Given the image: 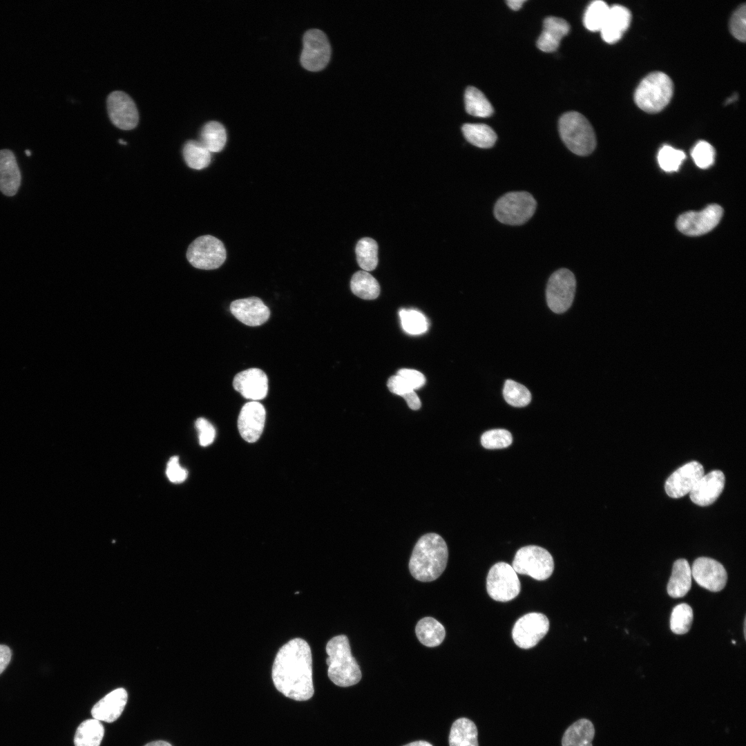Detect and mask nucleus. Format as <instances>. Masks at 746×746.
Returning <instances> with one entry per match:
<instances>
[{"instance_id":"31","label":"nucleus","mask_w":746,"mask_h":746,"mask_svg":"<svg viewBox=\"0 0 746 746\" xmlns=\"http://www.w3.org/2000/svg\"><path fill=\"white\" fill-rule=\"evenodd\" d=\"M350 288L356 296L365 300L376 298L380 294V286L376 278L369 272L361 270L352 277Z\"/></svg>"},{"instance_id":"30","label":"nucleus","mask_w":746,"mask_h":746,"mask_svg":"<svg viewBox=\"0 0 746 746\" xmlns=\"http://www.w3.org/2000/svg\"><path fill=\"white\" fill-rule=\"evenodd\" d=\"M200 142L211 153L221 151L227 142L224 126L217 121L207 122L202 128Z\"/></svg>"},{"instance_id":"12","label":"nucleus","mask_w":746,"mask_h":746,"mask_svg":"<svg viewBox=\"0 0 746 746\" xmlns=\"http://www.w3.org/2000/svg\"><path fill=\"white\" fill-rule=\"evenodd\" d=\"M549 621L541 613H529L519 618L514 624L512 637L522 649L535 647L547 633Z\"/></svg>"},{"instance_id":"54","label":"nucleus","mask_w":746,"mask_h":746,"mask_svg":"<svg viewBox=\"0 0 746 746\" xmlns=\"http://www.w3.org/2000/svg\"><path fill=\"white\" fill-rule=\"evenodd\" d=\"M26 155H28V156H30V151H29V150H26Z\"/></svg>"},{"instance_id":"51","label":"nucleus","mask_w":746,"mask_h":746,"mask_svg":"<svg viewBox=\"0 0 746 746\" xmlns=\"http://www.w3.org/2000/svg\"><path fill=\"white\" fill-rule=\"evenodd\" d=\"M403 746H432V745H431L430 743H428L427 741L417 740V741L410 743H408L407 745H405Z\"/></svg>"},{"instance_id":"4","label":"nucleus","mask_w":746,"mask_h":746,"mask_svg":"<svg viewBox=\"0 0 746 746\" xmlns=\"http://www.w3.org/2000/svg\"><path fill=\"white\" fill-rule=\"evenodd\" d=\"M560 137L566 147L578 155H588L596 146V137L589 120L581 113L571 111L559 121Z\"/></svg>"},{"instance_id":"27","label":"nucleus","mask_w":746,"mask_h":746,"mask_svg":"<svg viewBox=\"0 0 746 746\" xmlns=\"http://www.w3.org/2000/svg\"><path fill=\"white\" fill-rule=\"evenodd\" d=\"M415 633L419 642L428 647L441 644L446 635L444 627L431 617L421 619L416 625Z\"/></svg>"},{"instance_id":"25","label":"nucleus","mask_w":746,"mask_h":746,"mask_svg":"<svg viewBox=\"0 0 746 746\" xmlns=\"http://www.w3.org/2000/svg\"><path fill=\"white\" fill-rule=\"evenodd\" d=\"M691 571L685 559L677 560L673 565L667 584L668 594L675 598L684 597L691 589Z\"/></svg>"},{"instance_id":"9","label":"nucleus","mask_w":746,"mask_h":746,"mask_svg":"<svg viewBox=\"0 0 746 746\" xmlns=\"http://www.w3.org/2000/svg\"><path fill=\"white\" fill-rule=\"evenodd\" d=\"M486 589L494 600L508 602L519 595L521 584L513 566L501 562L490 568L486 579Z\"/></svg>"},{"instance_id":"48","label":"nucleus","mask_w":746,"mask_h":746,"mask_svg":"<svg viewBox=\"0 0 746 746\" xmlns=\"http://www.w3.org/2000/svg\"><path fill=\"white\" fill-rule=\"evenodd\" d=\"M12 657L10 649L4 644H0V674L6 669Z\"/></svg>"},{"instance_id":"20","label":"nucleus","mask_w":746,"mask_h":746,"mask_svg":"<svg viewBox=\"0 0 746 746\" xmlns=\"http://www.w3.org/2000/svg\"><path fill=\"white\" fill-rule=\"evenodd\" d=\"M230 310L238 321L249 326L262 325L270 316L269 309L257 297L236 300L231 303Z\"/></svg>"},{"instance_id":"7","label":"nucleus","mask_w":746,"mask_h":746,"mask_svg":"<svg viewBox=\"0 0 746 746\" xmlns=\"http://www.w3.org/2000/svg\"><path fill=\"white\" fill-rule=\"evenodd\" d=\"M512 566L517 573L528 575L537 580H545L553 572L554 561L545 548L530 545L517 551Z\"/></svg>"},{"instance_id":"44","label":"nucleus","mask_w":746,"mask_h":746,"mask_svg":"<svg viewBox=\"0 0 746 746\" xmlns=\"http://www.w3.org/2000/svg\"><path fill=\"white\" fill-rule=\"evenodd\" d=\"M195 426L198 432L200 445L205 447L211 444L216 437L213 425L206 419L200 417L195 421Z\"/></svg>"},{"instance_id":"24","label":"nucleus","mask_w":746,"mask_h":746,"mask_svg":"<svg viewBox=\"0 0 746 746\" xmlns=\"http://www.w3.org/2000/svg\"><path fill=\"white\" fill-rule=\"evenodd\" d=\"M570 30L568 22L559 17H546L543 23V30L537 41V48L545 52H551L557 49L561 39Z\"/></svg>"},{"instance_id":"5","label":"nucleus","mask_w":746,"mask_h":746,"mask_svg":"<svg viewBox=\"0 0 746 746\" xmlns=\"http://www.w3.org/2000/svg\"><path fill=\"white\" fill-rule=\"evenodd\" d=\"M673 93L671 78L662 72L645 77L637 87L634 100L637 106L649 113L661 111L669 103Z\"/></svg>"},{"instance_id":"13","label":"nucleus","mask_w":746,"mask_h":746,"mask_svg":"<svg viewBox=\"0 0 746 746\" xmlns=\"http://www.w3.org/2000/svg\"><path fill=\"white\" fill-rule=\"evenodd\" d=\"M723 213L721 207L714 204L700 211H688L680 215L676 222L678 229L687 236H696L711 231Z\"/></svg>"},{"instance_id":"35","label":"nucleus","mask_w":746,"mask_h":746,"mask_svg":"<svg viewBox=\"0 0 746 746\" xmlns=\"http://www.w3.org/2000/svg\"><path fill=\"white\" fill-rule=\"evenodd\" d=\"M357 262L365 271H372L378 265V245L371 238H363L358 240L355 249Z\"/></svg>"},{"instance_id":"21","label":"nucleus","mask_w":746,"mask_h":746,"mask_svg":"<svg viewBox=\"0 0 746 746\" xmlns=\"http://www.w3.org/2000/svg\"><path fill=\"white\" fill-rule=\"evenodd\" d=\"M128 699L126 691L116 689L99 700L92 708L93 718L106 723H113L122 714Z\"/></svg>"},{"instance_id":"17","label":"nucleus","mask_w":746,"mask_h":746,"mask_svg":"<svg viewBox=\"0 0 746 746\" xmlns=\"http://www.w3.org/2000/svg\"><path fill=\"white\" fill-rule=\"evenodd\" d=\"M266 411L258 401H250L242 408L238 419L239 432L246 441L256 442L260 437L265 426Z\"/></svg>"},{"instance_id":"23","label":"nucleus","mask_w":746,"mask_h":746,"mask_svg":"<svg viewBox=\"0 0 746 746\" xmlns=\"http://www.w3.org/2000/svg\"><path fill=\"white\" fill-rule=\"evenodd\" d=\"M21 175L14 153L0 150V191L6 196L15 195L21 185Z\"/></svg>"},{"instance_id":"46","label":"nucleus","mask_w":746,"mask_h":746,"mask_svg":"<svg viewBox=\"0 0 746 746\" xmlns=\"http://www.w3.org/2000/svg\"><path fill=\"white\" fill-rule=\"evenodd\" d=\"M397 375L401 376L414 390L419 389L425 383L424 375L416 370L403 368L397 372Z\"/></svg>"},{"instance_id":"15","label":"nucleus","mask_w":746,"mask_h":746,"mask_svg":"<svg viewBox=\"0 0 746 746\" xmlns=\"http://www.w3.org/2000/svg\"><path fill=\"white\" fill-rule=\"evenodd\" d=\"M691 576L702 588L710 591L718 592L724 589L727 580V573L724 566L718 561L706 557L697 558L691 568Z\"/></svg>"},{"instance_id":"29","label":"nucleus","mask_w":746,"mask_h":746,"mask_svg":"<svg viewBox=\"0 0 746 746\" xmlns=\"http://www.w3.org/2000/svg\"><path fill=\"white\" fill-rule=\"evenodd\" d=\"M104 734V728L99 720L92 718L83 721L77 727L75 746H99Z\"/></svg>"},{"instance_id":"37","label":"nucleus","mask_w":746,"mask_h":746,"mask_svg":"<svg viewBox=\"0 0 746 746\" xmlns=\"http://www.w3.org/2000/svg\"><path fill=\"white\" fill-rule=\"evenodd\" d=\"M503 395L505 401L514 407H524L531 401L530 391L524 385L510 379L504 383Z\"/></svg>"},{"instance_id":"10","label":"nucleus","mask_w":746,"mask_h":746,"mask_svg":"<svg viewBox=\"0 0 746 746\" xmlns=\"http://www.w3.org/2000/svg\"><path fill=\"white\" fill-rule=\"evenodd\" d=\"M576 281L574 274L567 269L555 271L549 278L546 297L548 307L561 314L571 306L575 296Z\"/></svg>"},{"instance_id":"28","label":"nucleus","mask_w":746,"mask_h":746,"mask_svg":"<svg viewBox=\"0 0 746 746\" xmlns=\"http://www.w3.org/2000/svg\"><path fill=\"white\" fill-rule=\"evenodd\" d=\"M450 746H479L475 724L466 718H460L452 725L449 735Z\"/></svg>"},{"instance_id":"45","label":"nucleus","mask_w":746,"mask_h":746,"mask_svg":"<svg viewBox=\"0 0 746 746\" xmlns=\"http://www.w3.org/2000/svg\"><path fill=\"white\" fill-rule=\"evenodd\" d=\"M166 474L171 482L180 484L186 479L188 472L180 466L178 457L174 456L167 463Z\"/></svg>"},{"instance_id":"40","label":"nucleus","mask_w":746,"mask_h":746,"mask_svg":"<svg viewBox=\"0 0 746 746\" xmlns=\"http://www.w3.org/2000/svg\"><path fill=\"white\" fill-rule=\"evenodd\" d=\"M685 157V153L682 151L664 145L658 151L657 159L662 170L666 172H673L678 170Z\"/></svg>"},{"instance_id":"43","label":"nucleus","mask_w":746,"mask_h":746,"mask_svg":"<svg viewBox=\"0 0 746 746\" xmlns=\"http://www.w3.org/2000/svg\"><path fill=\"white\" fill-rule=\"evenodd\" d=\"M730 31L740 41H745L746 6L743 4L733 14L730 20Z\"/></svg>"},{"instance_id":"3","label":"nucleus","mask_w":746,"mask_h":746,"mask_svg":"<svg viewBox=\"0 0 746 746\" xmlns=\"http://www.w3.org/2000/svg\"><path fill=\"white\" fill-rule=\"evenodd\" d=\"M327 675L337 686L346 687L357 684L361 679L360 667L352 656L347 637L334 636L326 644Z\"/></svg>"},{"instance_id":"53","label":"nucleus","mask_w":746,"mask_h":746,"mask_svg":"<svg viewBox=\"0 0 746 746\" xmlns=\"http://www.w3.org/2000/svg\"><path fill=\"white\" fill-rule=\"evenodd\" d=\"M119 142L122 144H126V142H124L123 140H119Z\"/></svg>"},{"instance_id":"36","label":"nucleus","mask_w":746,"mask_h":746,"mask_svg":"<svg viewBox=\"0 0 746 746\" xmlns=\"http://www.w3.org/2000/svg\"><path fill=\"white\" fill-rule=\"evenodd\" d=\"M609 6L603 1H594L587 7L583 23L590 31H600L609 12Z\"/></svg>"},{"instance_id":"22","label":"nucleus","mask_w":746,"mask_h":746,"mask_svg":"<svg viewBox=\"0 0 746 746\" xmlns=\"http://www.w3.org/2000/svg\"><path fill=\"white\" fill-rule=\"evenodd\" d=\"M631 19V12L626 7L621 5L610 7L600 30L602 39L608 44H614L619 41L629 28Z\"/></svg>"},{"instance_id":"14","label":"nucleus","mask_w":746,"mask_h":746,"mask_svg":"<svg viewBox=\"0 0 746 746\" xmlns=\"http://www.w3.org/2000/svg\"><path fill=\"white\" fill-rule=\"evenodd\" d=\"M107 109L111 122L119 128L131 130L137 125V108L126 93L120 90L111 93L107 98Z\"/></svg>"},{"instance_id":"50","label":"nucleus","mask_w":746,"mask_h":746,"mask_svg":"<svg viewBox=\"0 0 746 746\" xmlns=\"http://www.w3.org/2000/svg\"><path fill=\"white\" fill-rule=\"evenodd\" d=\"M524 2V0H508L506 3L511 10H518L522 8Z\"/></svg>"},{"instance_id":"42","label":"nucleus","mask_w":746,"mask_h":746,"mask_svg":"<svg viewBox=\"0 0 746 746\" xmlns=\"http://www.w3.org/2000/svg\"><path fill=\"white\" fill-rule=\"evenodd\" d=\"M691 155L696 166L702 169H708L714 162L715 150L706 141L698 142L692 149Z\"/></svg>"},{"instance_id":"47","label":"nucleus","mask_w":746,"mask_h":746,"mask_svg":"<svg viewBox=\"0 0 746 746\" xmlns=\"http://www.w3.org/2000/svg\"><path fill=\"white\" fill-rule=\"evenodd\" d=\"M388 387L391 392L402 397L410 392L414 391L410 385L401 376L397 374L389 378L388 381Z\"/></svg>"},{"instance_id":"18","label":"nucleus","mask_w":746,"mask_h":746,"mask_svg":"<svg viewBox=\"0 0 746 746\" xmlns=\"http://www.w3.org/2000/svg\"><path fill=\"white\" fill-rule=\"evenodd\" d=\"M233 386L245 399L256 401L267 396L268 379L262 370L250 368L238 373L234 376Z\"/></svg>"},{"instance_id":"11","label":"nucleus","mask_w":746,"mask_h":746,"mask_svg":"<svg viewBox=\"0 0 746 746\" xmlns=\"http://www.w3.org/2000/svg\"><path fill=\"white\" fill-rule=\"evenodd\" d=\"M303 41L301 65L310 71L324 68L331 56V46L326 35L319 29H310L305 33Z\"/></svg>"},{"instance_id":"2","label":"nucleus","mask_w":746,"mask_h":746,"mask_svg":"<svg viewBox=\"0 0 746 746\" xmlns=\"http://www.w3.org/2000/svg\"><path fill=\"white\" fill-rule=\"evenodd\" d=\"M448 551L444 539L437 533H427L416 543L410 561L411 575L421 582H431L444 571Z\"/></svg>"},{"instance_id":"34","label":"nucleus","mask_w":746,"mask_h":746,"mask_svg":"<svg viewBox=\"0 0 746 746\" xmlns=\"http://www.w3.org/2000/svg\"><path fill=\"white\" fill-rule=\"evenodd\" d=\"M183 157L186 164L191 169L201 170L211 163V153L200 142L189 140L182 150Z\"/></svg>"},{"instance_id":"33","label":"nucleus","mask_w":746,"mask_h":746,"mask_svg":"<svg viewBox=\"0 0 746 746\" xmlns=\"http://www.w3.org/2000/svg\"><path fill=\"white\" fill-rule=\"evenodd\" d=\"M466 112L475 117H487L493 113V108L484 93L473 86H468L464 94Z\"/></svg>"},{"instance_id":"1","label":"nucleus","mask_w":746,"mask_h":746,"mask_svg":"<svg viewBox=\"0 0 746 746\" xmlns=\"http://www.w3.org/2000/svg\"><path fill=\"white\" fill-rule=\"evenodd\" d=\"M271 678L276 689L289 698L305 701L313 696L312 652L305 640L296 638L280 647L273 663Z\"/></svg>"},{"instance_id":"38","label":"nucleus","mask_w":746,"mask_h":746,"mask_svg":"<svg viewBox=\"0 0 746 746\" xmlns=\"http://www.w3.org/2000/svg\"><path fill=\"white\" fill-rule=\"evenodd\" d=\"M693 621V611L691 606L682 603L676 606L670 618V628L676 634L682 635L687 633Z\"/></svg>"},{"instance_id":"8","label":"nucleus","mask_w":746,"mask_h":746,"mask_svg":"<svg viewBox=\"0 0 746 746\" xmlns=\"http://www.w3.org/2000/svg\"><path fill=\"white\" fill-rule=\"evenodd\" d=\"M224 244L217 238L205 235L197 238L189 246L186 258L194 267L210 270L220 267L225 261Z\"/></svg>"},{"instance_id":"55","label":"nucleus","mask_w":746,"mask_h":746,"mask_svg":"<svg viewBox=\"0 0 746 746\" xmlns=\"http://www.w3.org/2000/svg\"><path fill=\"white\" fill-rule=\"evenodd\" d=\"M732 643H733V644H736V641H734V640H732Z\"/></svg>"},{"instance_id":"39","label":"nucleus","mask_w":746,"mask_h":746,"mask_svg":"<svg viewBox=\"0 0 746 746\" xmlns=\"http://www.w3.org/2000/svg\"><path fill=\"white\" fill-rule=\"evenodd\" d=\"M399 317L403 329L408 334L417 335L428 329V323L425 316L415 309H401Z\"/></svg>"},{"instance_id":"41","label":"nucleus","mask_w":746,"mask_h":746,"mask_svg":"<svg viewBox=\"0 0 746 746\" xmlns=\"http://www.w3.org/2000/svg\"><path fill=\"white\" fill-rule=\"evenodd\" d=\"M512 441L511 433L505 429L490 430L483 433L481 437V443L486 449L507 448Z\"/></svg>"},{"instance_id":"32","label":"nucleus","mask_w":746,"mask_h":746,"mask_svg":"<svg viewBox=\"0 0 746 746\" xmlns=\"http://www.w3.org/2000/svg\"><path fill=\"white\" fill-rule=\"evenodd\" d=\"M461 129L466 140L479 148H490L497 140L496 133L486 124H465Z\"/></svg>"},{"instance_id":"16","label":"nucleus","mask_w":746,"mask_h":746,"mask_svg":"<svg viewBox=\"0 0 746 746\" xmlns=\"http://www.w3.org/2000/svg\"><path fill=\"white\" fill-rule=\"evenodd\" d=\"M704 475V468L696 461H690L674 471L664 484L666 493L672 498H680L689 493Z\"/></svg>"},{"instance_id":"26","label":"nucleus","mask_w":746,"mask_h":746,"mask_svg":"<svg viewBox=\"0 0 746 746\" xmlns=\"http://www.w3.org/2000/svg\"><path fill=\"white\" fill-rule=\"evenodd\" d=\"M595 727L588 719L582 718L572 724L564 732L562 746H593Z\"/></svg>"},{"instance_id":"52","label":"nucleus","mask_w":746,"mask_h":746,"mask_svg":"<svg viewBox=\"0 0 746 746\" xmlns=\"http://www.w3.org/2000/svg\"><path fill=\"white\" fill-rule=\"evenodd\" d=\"M144 746H172L169 743L164 740L153 741Z\"/></svg>"},{"instance_id":"19","label":"nucleus","mask_w":746,"mask_h":746,"mask_svg":"<svg viewBox=\"0 0 746 746\" xmlns=\"http://www.w3.org/2000/svg\"><path fill=\"white\" fill-rule=\"evenodd\" d=\"M725 483L723 472L719 470H712L698 481L689 492L690 499L700 506L711 505L723 492Z\"/></svg>"},{"instance_id":"6","label":"nucleus","mask_w":746,"mask_h":746,"mask_svg":"<svg viewBox=\"0 0 746 746\" xmlns=\"http://www.w3.org/2000/svg\"><path fill=\"white\" fill-rule=\"evenodd\" d=\"M537 203L526 191L509 192L495 203L494 214L498 221L510 225L522 224L534 214Z\"/></svg>"},{"instance_id":"49","label":"nucleus","mask_w":746,"mask_h":746,"mask_svg":"<svg viewBox=\"0 0 746 746\" xmlns=\"http://www.w3.org/2000/svg\"><path fill=\"white\" fill-rule=\"evenodd\" d=\"M403 398L405 400L408 407L413 410H419L421 406V400L414 390L407 394Z\"/></svg>"}]
</instances>
